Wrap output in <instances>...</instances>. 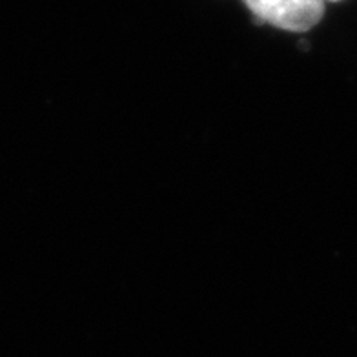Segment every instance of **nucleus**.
<instances>
[{
    "label": "nucleus",
    "mask_w": 357,
    "mask_h": 357,
    "mask_svg": "<svg viewBox=\"0 0 357 357\" xmlns=\"http://www.w3.org/2000/svg\"><path fill=\"white\" fill-rule=\"evenodd\" d=\"M324 2H326V0H324ZM328 2H339V0H328Z\"/></svg>",
    "instance_id": "nucleus-2"
},
{
    "label": "nucleus",
    "mask_w": 357,
    "mask_h": 357,
    "mask_svg": "<svg viewBox=\"0 0 357 357\" xmlns=\"http://www.w3.org/2000/svg\"><path fill=\"white\" fill-rule=\"evenodd\" d=\"M255 20L294 33L308 31L323 19L324 0H243Z\"/></svg>",
    "instance_id": "nucleus-1"
}]
</instances>
